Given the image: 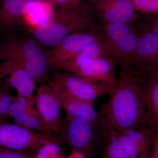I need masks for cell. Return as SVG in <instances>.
Instances as JSON below:
<instances>
[{"label": "cell", "mask_w": 158, "mask_h": 158, "mask_svg": "<svg viewBox=\"0 0 158 158\" xmlns=\"http://www.w3.org/2000/svg\"><path fill=\"white\" fill-rule=\"evenodd\" d=\"M110 95L99 113L102 132L150 127L145 98L134 83L119 77Z\"/></svg>", "instance_id": "1"}, {"label": "cell", "mask_w": 158, "mask_h": 158, "mask_svg": "<svg viewBox=\"0 0 158 158\" xmlns=\"http://www.w3.org/2000/svg\"><path fill=\"white\" fill-rule=\"evenodd\" d=\"M15 32L2 35L0 40V61L17 62L30 73L35 81L48 79L50 52L31 34L17 36Z\"/></svg>", "instance_id": "2"}, {"label": "cell", "mask_w": 158, "mask_h": 158, "mask_svg": "<svg viewBox=\"0 0 158 158\" xmlns=\"http://www.w3.org/2000/svg\"><path fill=\"white\" fill-rule=\"evenodd\" d=\"M98 23L90 2L75 9L59 11L49 23L38 28H27V31L40 44L54 47L70 34L87 31Z\"/></svg>", "instance_id": "3"}, {"label": "cell", "mask_w": 158, "mask_h": 158, "mask_svg": "<svg viewBox=\"0 0 158 158\" xmlns=\"http://www.w3.org/2000/svg\"><path fill=\"white\" fill-rule=\"evenodd\" d=\"M100 34L106 56L121 71L131 65L137 44V35L133 23H100Z\"/></svg>", "instance_id": "4"}, {"label": "cell", "mask_w": 158, "mask_h": 158, "mask_svg": "<svg viewBox=\"0 0 158 158\" xmlns=\"http://www.w3.org/2000/svg\"><path fill=\"white\" fill-rule=\"evenodd\" d=\"M119 77L135 85L145 98L149 127L158 134V66L131 65Z\"/></svg>", "instance_id": "5"}, {"label": "cell", "mask_w": 158, "mask_h": 158, "mask_svg": "<svg viewBox=\"0 0 158 158\" xmlns=\"http://www.w3.org/2000/svg\"><path fill=\"white\" fill-rule=\"evenodd\" d=\"M48 85L59 95L94 102L100 97L110 94L113 89L65 71L55 73Z\"/></svg>", "instance_id": "6"}, {"label": "cell", "mask_w": 158, "mask_h": 158, "mask_svg": "<svg viewBox=\"0 0 158 158\" xmlns=\"http://www.w3.org/2000/svg\"><path fill=\"white\" fill-rule=\"evenodd\" d=\"M58 141L52 134L39 132L0 120V146L7 149L18 151L36 150Z\"/></svg>", "instance_id": "7"}, {"label": "cell", "mask_w": 158, "mask_h": 158, "mask_svg": "<svg viewBox=\"0 0 158 158\" xmlns=\"http://www.w3.org/2000/svg\"><path fill=\"white\" fill-rule=\"evenodd\" d=\"M100 23L87 31L70 34L60 43L53 47L50 52L49 65L50 69H61L63 65L97 38Z\"/></svg>", "instance_id": "8"}, {"label": "cell", "mask_w": 158, "mask_h": 158, "mask_svg": "<svg viewBox=\"0 0 158 158\" xmlns=\"http://www.w3.org/2000/svg\"><path fill=\"white\" fill-rule=\"evenodd\" d=\"M36 105L40 120L50 134L62 132L63 121L60 118L61 97L49 85H42L37 91Z\"/></svg>", "instance_id": "9"}, {"label": "cell", "mask_w": 158, "mask_h": 158, "mask_svg": "<svg viewBox=\"0 0 158 158\" xmlns=\"http://www.w3.org/2000/svg\"><path fill=\"white\" fill-rule=\"evenodd\" d=\"M90 2L100 23L132 24L140 17L130 0H94Z\"/></svg>", "instance_id": "10"}, {"label": "cell", "mask_w": 158, "mask_h": 158, "mask_svg": "<svg viewBox=\"0 0 158 158\" xmlns=\"http://www.w3.org/2000/svg\"><path fill=\"white\" fill-rule=\"evenodd\" d=\"M97 128L88 121L67 116L63 121L61 133L65 141L73 149L88 154L92 148L94 135Z\"/></svg>", "instance_id": "11"}, {"label": "cell", "mask_w": 158, "mask_h": 158, "mask_svg": "<svg viewBox=\"0 0 158 158\" xmlns=\"http://www.w3.org/2000/svg\"><path fill=\"white\" fill-rule=\"evenodd\" d=\"M133 24L137 33V41L130 65L158 66V37L139 19Z\"/></svg>", "instance_id": "12"}, {"label": "cell", "mask_w": 158, "mask_h": 158, "mask_svg": "<svg viewBox=\"0 0 158 158\" xmlns=\"http://www.w3.org/2000/svg\"><path fill=\"white\" fill-rule=\"evenodd\" d=\"M0 77L14 88L19 95L26 98L34 96L36 81L28 72L17 62H0Z\"/></svg>", "instance_id": "13"}, {"label": "cell", "mask_w": 158, "mask_h": 158, "mask_svg": "<svg viewBox=\"0 0 158 158\" xmlns=\"http://www.w3.org/2000/svg\"><path fill=\"white\" fill-rule=\"evenodd\" d=\"M34 0H0V35L25 28V15L29 4Z\"/></svg>", "instance_id": "14"}, {"label": "cell", "mask_w": 158, "mask_h": 158, "mask_svg": "<svg viewBox=\"0 0 158 158\" xmlns=\"http://www.w3.org/2000/svg\"><path fill=\"white\" fill-rule=\"evenodd\" d=\"M113 60L106 56L99 57L89 66L74 72L76 75L114 88L117 81L115 78V67Z\"/></svg>", "instance_id": "15"}, {"label": "cell", "mask_w": 158, "mask_h": 158, "mask_svg": "<svg viewBox=\"0 0 158 158\" xmlns=\"http://www.w3.org/2000/svg\"><path fill=\"white\" fill-rule=\"evenodd\" d=\"M59 96L62 99V108L67 116L88 121L99 127V114L95 110L94 102L64 95Z\"/></svg>", "instance_id": "16"}, {"label": "cell", "mask_w": 158, "mask_h": 158, "mask_svg": "<svg viewBox=\"0 0 158 158\" xmlns=\"http://www.w3.org/2000/svg\"><path fill=\"white\" fill-rule=\"evenodd\" d=\"M102 56H106V53L99 31L97 38L66 62L61 69L73 73L79 69L89 66L98 58Z\"/></svg>", "instance_id": "17"}, {"label": "cell", "mask_w": 158, "mask_h": 158, "mask_svg": "<svg viewBox=\"0 0 158 158\" xmlns=\"http://www.w3.org/2000/svg\"><path fill=\"white\" fill-rule=\"evenodd\" d=\"M55 6L44 0H34L29 4L25 15L26 28H38L46 25L56 15Z\"/></svg>", "instance_id": "18"}, {"label": "cell", "mask_w": 158, "mask_h": 158, "mask_svg": "<svg viewBox=\"0 0 158 158\" xmlns=\"http://www.w3.org/2000/svg\"><path fill=\"white\" fill-rule=\"evenodd\" d=\"M15 124L39 132L50 134L44 127L40 119L33 116L16 101L11 104L7 114Z\"/></svg>", "instance_id": "19"}, {"label": "cell", "mask_w": 158, "mask_h": 158, "mask_svg": "<svg viewBox=\"0 0 158 158\" xmlns=\"http://www.w3.org/2000/svg\"><path fill=\"white\" fill-rule=\"evenodd\" d=\"M104 135L106 145L102 158H129L115 131H108Z\"/></svg>", "instance_id": "20"}, {"label": "cell", "mask_w": 158, "mask_h": 158, "mask_svg": "<svg viewBox=\"0 0 158 158\" xmlns=\"http://www.w3.org/2000/svg\"><path fill=\"white\" fill-rule=\"evenodd\" d=\"M116 132L129 158H147L149 154L147 155L142 152L135 142L124 131Z\"/></svg>", "instance_id": "21"}, {"label": "cell", "mask_w": 158, "mask_h": 158, "mask_svg": "<svg viewBox=\"0 0 158 158\" xmlns=\"http://www.w3.org/2000/svg\"><path fill=\"white\" fill-rule=\"evenodd\" d=\"M137 12L144 15H158V0H130Z\"/></svg>", "instance_id": "22"}, {"label": "cell", "mask_w": 158, "mask_h": 158, "mask_svg": "<svg viewBox=\"0 0 158 158\" xmlns=\"http://www.w3.org/2000/svg\"><path fill=\"white\" fill-rule=\"evenodd\" d=\"M10 86L7 83L4 93L0 97V120L4 119L7 116L9 108L14 102V96L11 95L9 91Z\"/></svg>", "instance_id": "23"}, {"label": "cell", "mask_w": 158, "mask_h": 158, "mask_svg": "<svg viewBox=\"0 0 158 158\" xmlns=\"http://www.w3.org/2000/svg\"><path fill=\"white\" fill-rule=\"evenodd\" d=\"M139 19L158 37V15H140Z\"/></svg>", "instance_id": "24"}, {"label": "cell", "mask_w": 158, "mask_h": 158, "mask_svg": "<svg viewBox=\"0 0 158 158\" xmlns=\"http://www.w3.org/2000/svg\"><path fill=\"white\" fill-rule=\"evenodd\" d=\"M0 158H34L24 151L7 149L0 146Z\"/></svg>", "instance_id": "25"}, {"label": "cell", "mask_w": 158, "mask_h": 158, "mask_svg": "<svg viewBox=\"0 0 158 158\" xmlns=\"http://www.w3.org/2000/svg\"><path fill=\"white\" fill-rule=\"evenodd\" d=\"M59 8V11H64L68 8V0H44Z\"/></svg>", "instance_id": "26"}, {"label": "cell", "mask_w": 158, "mask_h": 158, "mask_svg": "<svg viewBox=\"0 0 158 158\" xmlns=\"http://www.w3.org/2000/svg\"><path fill=\"white\" fill-rule=\"evenodd\" d=\"M82 0H68V9H75L80 5Z\"/></svg>", "instance_id": "27"}, {"label": "cell", "mask_w": 158, "mask_h": 158, "mask_svg": "<svg viewBox=\"0 0 158 158\" xmlns=\"http://www.w3.org/2000/svg\"><path fill=\"white\" fill-rule=\"evenodd\" d=\"M152 149L158 151V134H156Z\"/></svg>", "instance_id": "28"}, {"label": "cell", "mask_w": 158, "mask_h": 158, "mask_svg": "<svg viewBox=\"0 0 158 158\" xmlns=\"http://www.w3.org/2000/svg\"><path fill=\"white\" fill-rule=\"evenodd\" d=\"M147 158H158V151L152 149Z\"/></svg>", "instance_id": "29"}, {"label": "cell", "mask_w": 158, "mask_h": 158, "mask_svg": "<svg viewBox=\"0 0 158 158\" xmlns=\"http://www.w3.org/2000/svg\"><path fill=\"white\" fill-rule=\"evenodd\" d=\"M94 1V0H90V2H93Z\"/></svg>", "instance_id": "30"}]
</instances>
